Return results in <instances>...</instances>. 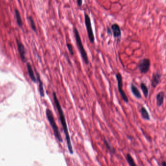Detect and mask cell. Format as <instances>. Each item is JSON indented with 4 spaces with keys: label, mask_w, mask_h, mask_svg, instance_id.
<instances>
[{
    "label": "cell",
    "mask_w": 166,
    "mask_h": 166,
    "mask_svg": "<svg viewBox=\"0 0 166 166\" xmlns=\"http://www.w3.org/2000/svg\"><path fill=\"white\" fill-rule=\"evenodd\" d=\"M53 95L54 102L55 106H56V108L58 111L60 122H61V125L63 126V131L65 132V136L66 137V142H67V145L68 147V151L71 155H73L74 153V151H73L72 145L71 143V138L70 137L68 127H67V125L66 123V119H65V114H64V112H63V109L61 108V106L60 104V102L58 101V97L56 96V93L55 92H54Z\"/></svg>",
    "instance_id": "1"
},
{
    "label": "cell",
    "mask_w": 166,
    "mask_h": 166,
    "mask_svg": "<svg viewBox=\"0 0 166 166\" xmlns=\"http://www.w3.org/2000/svg\"><path fill=\"white\" fill-rule=\"evenodd\" d=\"M73 32L74 34L75 38L76 39V43L77 45V48L79 50V53L81 54V56L83 60L86 65H88L89 63V58L87 56V54L84 48L82 41L81 39V36L79 34V31L76 27L73 28Z\"/></svg>",
    "instance_id": "2"
},
{
    "label": "cell",
    "mask_w": 166,
    "mask_h": 166,
    "mask_svg": "<svg viewBox=\"0 0 166 166\" xmlns=\"http://www.w3.org/2000/svg\"><path fill=\"white\" fill-rule=\"evenodd\" d=\"M46 115L47 120H48L49 122L50 123L52 128L53 129L55 137H56V139L58 140L59 142L62 143V142H63V138L61 137V135H60V131H59V129H58V127L56 123V121H55V119H54V118L53 114V113L52 112L51 110L48 108L46 109Z\"/></svg>",
    "instance_id": "3"
},
{
    "label": "cell",
    "mask_w": 166,
    "mask_h": 166,
    "mask_svg": "<svg viewBox=\"0 0 166 166\" xmlns=\"http://www.w3.org/2000/svg\"><path fill=\"white\" fill-rule=\"evenodd\" d=\"M84 17H85V24L87 30L88 37L91 43L93 44L95 42V36L92 29L90 17L89 15L87 14L86 13L84 14Z\"/></svg>",
    "instance_id": "4"
},
{
    "label": "cell",
    "mask_w": 166,
    "mask_h": 166,
    "mask_svg": "<svg viewBox=\"0 0 166 166\" xmlns=\"http://www.w3.org/2000/svg\"><path fill=\"white\" fill-rule=\"evenodd\" d=\"M116 77L118 82V90L119 93L121 95L123 100L126 103H128L129 102V99L123 90V79L121 74L120 72H118L116 75Z\"/></svg>",
    "instance_id": "5"
},
{
    "label": "cell",
    "mask_w": 166,
    "mask_h": 166,
    "mask_svg": "<svg viewBox=\"0 0 166 166\" xmlns=\"http://www.w3.org/2000/svg\"><path fill=\"white\" fill-rule=\"evenodd\" d=\"M151 67V60L149 58L141 59L138 64V68L141 74H147Z\"/></svg>",
    "instance_id": "6"
},
{
    "label": "cell",
    "mask_w": 166,
    "mask_h": 166,
    "mask_svg": "<svg viewBox=\"0 0 166 166\" xmlns=\"http://www.w3.org/2000/svg\"><path fill=\"white\" fill-rule=\"evenodd\" d=\"M162 74L159 72H153L152 76V86L153 88H156L161 81Z\"/></svg>",
    "instance_id": "7"
},
{
    "label": "cell",
    "mask_w": 166,
    "mask_h": 166,
    "mask_svg": "<svg viewBox=\"0 0 166 166\" xmlns=\"http://www.w3.org/2000/svg\"><path fill=\"white\" fill-rule=\"evenodd\" d=\"M110 28L111 30L112 34H113V36L115 38L119 39L120 38L121 35V29L118 24L117 23L112 24Z\"/></svg>",
    "instance_id": "8"
},
{
    "label": "cell",
    "mask_w": 166,
    "mask_h": 166,
    "mask_svg": "<svg viewBox=\"0 0 166 166\" xmlns=\"http://www.w3.org/2000/svg\"><path fill=\"white\" fill-rule=\"evenodd\" d=\"M17 43L18 45V51L22 60L24 62H25L26 61V51L24 45H23V43H22L21 42H19V40H17Z\"/></svg>",
    "instance_id": "9"
},
{
    "label": "cell",
    "mask_w": 166,
    "mask_h": 166,
    "mask_svg": "<svg viewBox=\"0 0 166 166\" xmlns=\"http://www.w3.org/2000/svg\"><path fill=\"white\" fill-rule=\"evenodd\" d=\"M131 90L132 94L134 95L136 98L138 99L142 98V95L141 94L140 91H139L138 88L133 83H132L131 84Z\"/></svg>",
    "instance_id": "10"
},
{
    "label": "cell",
    "mask_w": 166,
    "mask_h": 166,
    "mask_svg": "<svg viewBox=\"0 0 166 166\" xmlns=\"http://www.w3.org/2000/svg\"><path fill=\"white\" fill-rule=\"evenodd\" d=\"M165 93L163 91H160L157 94L156 97L157 104L158 107L161 106L163 104L165 99Z\"/></svg>",
    "instance_id": "11"
},
{
    "label": "cell",
    "mask_w": 166,
    "mask_h": 166,
    "mask_svg": "<svg viewBox=\"0 0 166 166\" xmlns=\"http://www.w3.org/2000/svg\"><path fill=\"white\" fill-rule=\"evenodd\" d=\"M26 66L28 68V74H29V77L30 78L31 80H32L34 83H37V79L36 78L35 74H34V71L33 70L32 66L29 63H28L26 64Z\"/></svg>",
    "instance_id": "12"
},
{
    "label": "cell",
    "mask_w": 166,
    "mask_h": 166,
    "mask_svg": "<svg viewBox=\"0 0 166 166\" xmlns=\"http://www.w3.org/2000/svg\"><path fill=\"white\" fill-rule=\"evenodd\" d=\"M36 72V75H37L38 81L39 82V93L40 94V96L42 97H44V92L43 83H42V81L40 80V76L39 74L37 72Z\"/></svg>",
    "instance_id": "13"
},
{
    "label": "cell",
    "mask_w": 166,
    "mask_h": 166,
    "mask_svg": "<svg viewBox=\"0 0 166 166\" xmlns=\"http://www.w3.org/2000/svg\"><path fill=\"white\" fill-rule=\"evenodd\" d=\"M140 112L141 115V117L143 119L147 120H150V119H151L150 114L145 107H144V106L141 107L140 110Z\"/></svg>",
    "instance_id": "14"
},
{
    "label": "cell",
    "mask_w": 166,
    "mask_h": 166,
    "mask_svg": "<svg viewBox=\"0 0 166 166\" xmlns=\"http://www.w3.org/2000/svg\"><path fill=\"white\" fill-rule=\"evenodd\" d=\"M15 15L17 23L19 27H22L23 25V22L21 16L18 9L15 10Z\"/></svg>",
    "instance_id": "15"
},
{
    "label": "cell",
    "mask_w": 166,
    "mask_h": 166,
    "mask_svg": "<svg viewBox=\"0 0 166 166\" xmlns=\"http://www.w3.org/2000/svg\"><path fill=\"white\" fill-rule=\"evenodd\" d=\"M140 88L141 90H142L144 96L145 97V98H147L148 96V88L147 87V86L145 84V83L142 82L140 84Z\"/></svg>",
    "instance_id": "16"
},
{
    "label": "cell",
    "mask_w": 166,
    "mask_h": 166,
    "mask_svg": "<svg viewBox=\"0 0 166 166\" xmlns=\"http://www.w3.org/2000/svg\"><path fill=\"white\" fill-rule=\"evenodd\" d=\"M126 160L130 166H137L130 153H127L126 155Z\"/></svg>",
    "instance_id": "17"
},
{
    "label": "cell",
    "mask_w": 166,
    "mask_h": 166,
    "mask_svg": "<svg viewBox=\"0 0 166 166\" xmlns=\"http://www.w3.org/2000/svg\"><path fill=\"white\" fill-rule=\"evenodd\" d=\"M104 143L105 146L108 149V150L111 152L112 153H115V149L113 148L111 145L110 144L109 142H108V141H106V140H104Z\"/></svg>",
    "instance_id": "18"
},
{
    "label": "cell",
    "mask_w": 166,
    "mask_h": 166,
    "mask_svg": "<svg viewBox=\"0 0 166 166\" xmlns=\"http://www.w3.org/2000/svg\"><path fill=\"white\" fill-rule=\"evenodd\" d=\"M28 19H29V21L30 23L31 26V28L33 29V30L34 31V32H37V29H36V26L35 23L34 21V20L33 19L32 17H28Z\"/></svg>",
    "instance_id": "19"
},
{
    "label": "cell",
    "mask_w": 166,
    "mask_h": 166,
    "mask_svg": "<svg viewBox=\"0 0 166 166\" xmlns=\"http://www.w3.org/2000/svg\"><path fill=\"white\" fill-rule=\"evenodd\" d=\"M66 46H67V47L68 48L70 54L71 56H73L74 55V50H73V47L72 45L70 43H67Z\"/></svg>",
    "instance_id": "20"
},
{
    "label": "cell",
    "mask_w": 166,
    "mask_h": 166,
    "mask_svg": "<svg viewBox=\"0 0 166 166\" xmlns=\"http://www.w3.org/2000/svg\"><path fill=\"white\" fill-rule=\"evenodd\" d=\"M77 5L79 7H81L82 5V3H83L82 0H77Z\"/></svg>",
    "instance_id": "21"
},
{
    "label": "cell",
    "mask_w": 166,
    "mask_h": 166,
    "mask_svg": "<svg viewBox=\"0 0 166 166\" xmlns=\"http://www.w3.org/2000/svg\"><path fill=\"white\" fill-rule=\"evenodd\" d=\"M107 34L108 35H112V31L111 28L109 27H107Z\"/></svg>",
    "instance_id": "22"
},
{
    "label": "cell",
    "mask_w": 166,
    "mask_h": 166,
    "mask_svg": "<svg viewBox=\"0 0 166 166\" xmlns=\"http://www.w3.org/2000/svg\"><path fill=\"white\" fill-rule=\"evenodd\" d=\"M165 165H166V163H165V162H162V166H165Z\"/></svg>",
    "instance_id": "23"
}]
</instances>
